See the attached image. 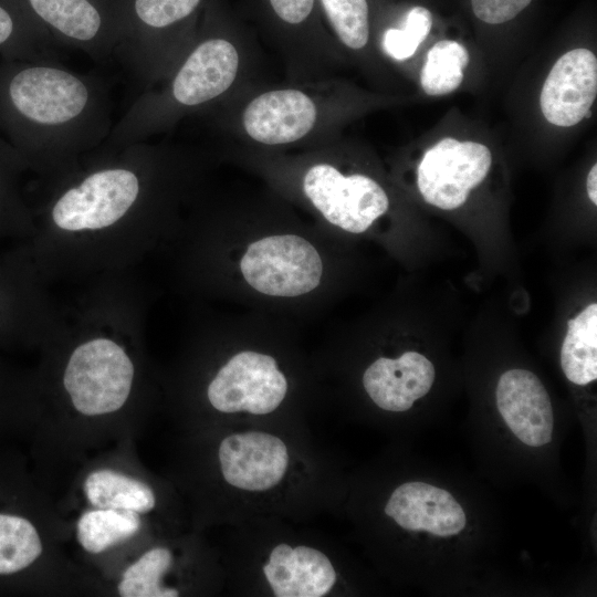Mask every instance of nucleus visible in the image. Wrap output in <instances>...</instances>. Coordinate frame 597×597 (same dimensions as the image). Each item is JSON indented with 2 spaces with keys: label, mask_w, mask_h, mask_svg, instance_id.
I'll return each mask as SVG.
<instances>
[{
  "label": "nucleus",
  "mask_w": 597,
  "mask_h": 597,
  "mask_svg": "<svg viewBox=\"0 0 597 597\" xmlns=\"http://www.w3.org/2000/svg\"><path fill=\"white\" fill-rule=\"evenodd\" d=\"M337 84L331 80L286 84L251 83L205 114L231 139L265 148L327 144L339 115Z\"/></svg>",
  "instance_id": "4"
},
{
  "label": "nucleus",
  "mask_w": 597,
  "mask_h": 597,
  "mask_svg": "<svg viewBox=\"0 0 597 597\" xmlns=\"http://www.w3.org/2000/svg\"><path fill=\"white\" fill-rule=\"evenodd\" d=\"M285 376L276 360L256 352H241L224 364L207 388L211 406L226 413L248 411L266 415L283 401Z\"/></svg>",
  "instance_id": "10"
},
{
  "label": "nucleus",
  "mask_w": 597,
  "mask_h": 597,
  "mask_svg": "<svg viewBox=\"0 0 597 597\" xmlns=\"http://www.w3.org/2000/svg\"><path fill=\"white\" fill-rule=\"evenodd\" d=\"M323 13L344 49L359 52L370 40L369 7L367 0H320Z\"/></svg>",
  "instance_id": "23"
},
{
  "label": "nucleus",
  "mask_w": 597,
  "mask_h": 597,
  "mask_svg": "<svg viewBox=\"0 0 597 597\" xmlns=\"http://www.w3.org/2000/svg\"><path fill=\"white\" fill-rule=\"evenodd\" d=\"M188 158L150 140L101 146L41 180L27 243L42 277L84 282L135 271L182 192Z\"/></svg>",
  "instance_id": "1"
},
{
  "label": "nucleus",
  "mask_w": 597,
  "mask_h": 597,
  "mask_svg": "<svg viewBox=\"0 0 597 597\" xmlns=\"http://www.w3.org/2000/svg\"><path fill=\"white\" fill-rule=\"evenodd\" d=\"M24 169L29 167L19 153L0 150V241L25 242L34 234L32 206L19 184Z\"/></svg>",
  "instance_id": "18"
},
{
  "label": "nucleus",
  "mask_w": 597,
  "mask_h": 597,
  "mask_svg": "<svg viewBox=\"0 0 597 597\" xmlns=\"http://www.w3.org/2000/svg\"><path fill=\"white\" fill-rule=\"evenodd\" d=\"M385 513L404 530L443 537L459 534L467 524L465 513L451 493L425 482H407L396 488Z\"/></svg>",
  "instance_id": "15"
},
{
  "label": "nucleus",
  "mask_w": 597,
  "mask_h": 597,
  "mask_svg": "<svg viewBox=\"0 0 597 597\" xmlns=\"http://www.w3.org/2000/svg\"><path fill=\"white\" fill-rule=\"evenodd\" d=\"M491 165L488 146L446 137L423 154L417 168V186L425 201L453 210L464 205L470 190L484 180Z\"/></svg>",
  "instance_id": "9"
},
{
  "label": "nucleus",
  "mask_w": 597,
  "mask_h": 597,
  "mask_svg": "<svg viewBox=\"0 0 597 597\" xmlns=\"http://www.w3.org/2000/svg\"><path fill=\"white\" fill-rule=\"evenodd\" d=\"M277 20L290 28L300 31L306 24L314 11L315 0H268Z\"/></svg>",
  "instance_id": "27"
},
{
  "label": "nucleus",
  "mask_w": 597,
  "mask_h": 597,
  "mask_svg": "<svg viewBox=\"0 0 597 597\" xmlns=\"http://www.w3.org/2000/svg\"><path fill=\"white\" fill-rule=\"evenodd\" d=\"M241 272L256 291L292 297L314 290L321 281L323 263L305 239L272 235L251 243L241 259Z\"/></svg>",
  "instance_id": "8"
},
{
  "label": "nucleus",
  "mask_w": 597,
  "mask_h": 597,
  "mask_svg": "<svg viewBox=\"0 0 597 597\" xmlns=\"http://www.w3.org/2000/svg\"><path fill=\"white\" fill-rule=\"evenodd\" d=\"M15 390V380L9 377L4 369L0 368V406L13 399Z\"/></svg>",
  "instance_id": "29"
},
{
  "label": "nucleus",
  "mask_w": 597,
  "mask_h": 597,
  "mask_svg": "<svg viewBox=\"0 0 597 597\" xmlns=\"http://www.w3.org/2000/svg\"><path fill=\"white\" fill-rule=\"evenodd\" d=\"M468 50L453 40H440L427 53L420 73V84L426 94L441 96L455 91L463 81L468 66Z\"/></svg>",
  "instance_id": "22"
},
{
  "label": "nucleus",
  "mask_w": 597,
  "mask_h": 597,
  "mask_svg": "<svg viewBox=\"0 0 597 597\" xmlns=\"http://www.w3.org/2000/svg\"><path fill=\"white\" fill-rule=\"evenodd\" d=\"M0 80V114L14 130L19 155L41 180L101 147L114 126L105 83L56 57L31 59Z\"/></svg>",
  "instance_id": "2"
},
{
  "label": "nucleus",
  "mask_w": 597,
  "mask_h": 597,
  "mask_svg": "<svg viewBox=\"0 0 597 597\" xmlns=\"http://www.w3.org/2000/svg\"><path fill=\"white\" fill-rule=\"evenodd\" d=\"M256 48L221 32L195 35L168 74L143 90L104 147L150 140L191 115H205L254 83Z\"/></svg>",
  "instance_id": "3"
},
{
  "label": "nucleus",
  "mask_w": 597,
  "mask_h": 597,
  "mask_svg": "<svg viewBox=\"0 0 597 597\" xmlns=\"http://www.w3.org/2000/svg\"><path fill=\"white\" fill-rule=\"evenodd\" d=\"M139 528L140 519L134 511L96 509L78 519L76 537L86 552L98 554L135 535Z\"/></svg>",
  "instance_id": "21"
},
{
  "label": "nucleus",
  "mask_w": 597,
  "mask_h": 597,
  "mask_svg": "<svg viewBox=\"0 0 597 597\" xmlns=\"http://www.w3.org/2000/svg\"><path fill=\"white\" fill-rule=\"evenodd\" d=\"M202 0H133L134 20L121 31L116 57L143 90L163 80L191 42L179 27Z\"/></svg>",
  "instance_id": "5"
},
{
  "label": "nucleus",
  "mask_w": 597,
  "mask_h": 597,
  "mask_svg": "<svg viewBox=\"0 0 597 597\" xmlns=\"http://www.w3.org/2000/svg\"><path fill=\"white\" fill-rule=\"evenodd\" d=\"M434 367L423 355L406 352L399 358L380 357L364 373L363 385L381 409L401 412L431 389Z\"/></svg>",
  "instance_id": "16"
},
{
  "label": "nucleus",
  "mask_w": 597,
  "mask_h": 597,
  "mask_svg": "<svg viewBox=\"0 0 597 597\" xmlns=\"http://www.w3.org/2000/svg\"><path fill=\"white\" fill-rule=\"evenodd\" d=\"M172 555L164 547L151 548L123 574L118 593L123 597H175L178 590L163 588L160 580L169 569Z\"/></svg>",
  "instance_id": "24"
},
{
  "label": "nucleus",
  "mask_w": 597,
  "mask_h": 597,
  "mask_svg": "<svg viewBox=\"0 0 597 597\" xmlns=\"http://www.w3.org/2000/svg\"><path fill=\"white\" fill-rule=\"evenodd\" d=\"M263 573L277 597H321L336 582V573L328 557L321 551L287 544L276 545Z\"/></svg>",
  "instance_id": "17"
},
{
  "label": "nucleus",
  "mask_w": 597,
  "mask_h": 597,
  "mask_svg": "<svg viewBox=\"0 0 597 597\" xmlns=\"http://www.w3.org/2000/svg\"><path fill=\"white\" fill-rule=\"evenodd\" d=\"M432 22V14L427 8H412L408 12L402 28H389L384 32L381 39L383 50L396 61H405L411 57L429 34Z\"/></svg>",
  "instance_id": "25"
},
{
  "label": "nucleus",
  "mask_w": 597,
  "mask_h": 597,
  "mask_svg": "<svg viewBox=\"0 0 597 597\" xmlns=\"http://www.w3.org/2000/svg\"><path fill=\"white\" fill-rule=\"evenodd\" d=\"M587 193L590 201L597 205V165H594L587 176L586 181Z\"/></svg>",
  "instance_id": "30"
},
{
  "label": "nucleus",
  "mask_w": 597,
  "mask_h": 597,
  "mask_svg": "<svg viewBox=\"0 0 597 597\" xmlns=\"http://www.w3.org/2000/svg\"><path fill=\"white\" fill-rule=\"evenodd\" d=\"M561 366L568 380L584 386L597 378V304L568 321L561 349Z\"/></svg>",
  "instance_id": "19"
},
{
  "label": "nucleus",
  "mask_w": 597,
  "mask_h": 597,
  "mask_svg": "<svg viewBox=\"0 0 597 597\" xmlns=\"http://www.w3.org/2000/svg\"><path fill=\"white\" fill-rule=\"evenodd\" d=\"M62 317L25 242L0 253V347L43 344Z\"/></svg>",
  "instance_id": "6"
},
{
  "label": "nucleus",
  "mask_w": 597,
  "mask_h": 597,
  "mask_svg": "<svg viewBox=\"0 0 597 597\" xmlns=\"http://www.w3.org/2000/svg\"><path fill=\"white\" fill-rule=\"evenodd\" d=\"M60 42L105 63L114 57L119 28L107 21L94 0H29Z\"/></svg>",
  "instance_id": "12"
},
{
  "label": "nucleus",
  "mask_w": 597,
  "mask_h": 597,
  "mask_svg": "<svg viewBox=\"0 0 597 597\" xmlns=\"http://www.w3.org/2000/svg\"><path fill=\"white\" fill-rule=\"evenodd\" d=\"M597 95V59L588 49L563 54L549 71L540 96L545 119L570 127L590 117Z\"/></svg>",
  "instance_id": "11"
},
{
  "label": "nucleus",
  "mask_w": 597,
  "mask_h": 597,
  "mask_svg": "<svg viewBox=\"0 0 597 597\" xmlns=\"http://www.w3.org/2000/svg\"><path fill=\"white\" fill-rule=\"evenodd\" d=\"M15 23L10 12L0 6V49L15 42Z\"/></svg>",
  "instance_id": "28"
},
{
  "label": "nucleus",
  "mask_w": 597,
  "mask_h": 597,
  "mask_svg": "<svg viewBox=\"0 0 597 597\" xmlns=\"http://www.w3.org/2000/svg\"><path fill=\"white\" fill-rule=\"evenodd\" d=\"M302 191L329 223L352 233L365 232L389 208L376 180L364 174L345 175L327 160L306 168Z\"/></svg>",
  "instance_id": "7"
},
{
  "label": "nucleus",
  "mask_w": 597,
  "mask_h": 597,
  "mask_svg": "<svg viewBox=\"0 0 597 597\" xmlns=\"http://www.w3.org/2000/svg\"><path fill=\"white\" fill-rule=\"evenodd\" d=\"M496 406L513 434L523 443L541 447L552 440L554 415L540 378L526 369H510L496 386Z\"/></svg>",
  "instance_id": "14"
},
{
  "label": "nucleus",
  "mask_w": 597,
  "mask_h": 597,
  "mask_svg": "<svg viewBox=\"0 0 597 597\" xmlns=\"http://www.w3.org/2000/svg\"><path fill=\"white\" fill-rule=\"evenodd\" d=\"M531 2L532 0H471L475 17L489 24L512 20Z\"/></svg>",
  "instance_id": "26"
},
{
  "label": "nucleus",
  "mask_w": 597,
  "mask_h": 597,
  "mask_svg": "<svg viewBox=\"0 0 597 597\" xmlns=\"http://www.w3.org/2000/svg\"><path fill=\"white\" fill-rule=\"evenodd\" d=\"M218 457L224 480L244 491H266L275 486L289 465L285 443L268 432L228 436L219 446Z\"/></svg>",
  "instance_id": "13"
},
{
  "label": "nucleus",
  "mask_w": 597,
  "mask_h": 597,
  "mask_svg": "<svg viewBox=\"0 0 597 597\" xmlns=\"http://www.w3.org/2000/svg\"><path fill=\"white\" fill-rule=\"evenodd\" d=\"M84 492L96 509L146 513L156 503L155 494L147 484L107 469L91 472L85 479Z\"/></svg>",
  "instance_id": "20"
}]
</instances>
